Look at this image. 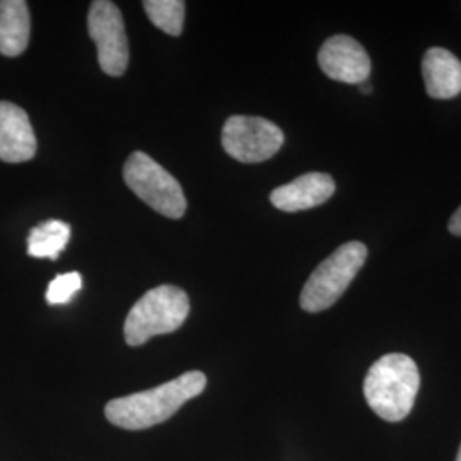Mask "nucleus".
I'll use <instances>...</instances> for the list:
<instances>
[{
    "instance_id": "f257e3e1",
    "label": "nucleus",
    "mask_w": 461,
    "mask_h": 461,
    "mask_svg": "<svg viewBox=\"0 0 461 461\" xmlns=\"http://www.w3.org/2000/svg\"><path fill=\"white\" fill-rule=\"evenodd\" d=\"M205 386V375L190 371L158 388L108 402L104 415L116 428L127 430L152 428L171 419L188 400L200 395Z\"/></svg>"
},
{
    "instance_id": "f03ea898",
    "label": "nucleus",
    "mask_w": 461,
    "mask_h": 461,
    "mask_svg": "<svg viewBox=\"0 0 461 461\" xmlns=\"http://www.w3.org/2000/svg\"><path fill=\"white\" fill-rule=\"evenodd\" d=\"M420 375L412 357L386 354L371 366L364 379V398L386 422H400L412 412Z\"/></svg>"
},
{
    "instance_id": "7ed1b4c3",
    "label": "nucleus",
    "mask_w": 461,
    "mask_h": 461,
    "mask_svg": "<svg viewBox=\"0 0 461 461\" xmlns=\"http://www.w3.org/2000/svg\"><path fill=\"white\" fill-rule=\"evenodd\" d=\"M188 313L190 301L183 289L169 284L154 287L133 304L127 316L123 327L125 342L139 347L156 335L176 331Z\"/></svg>"
},
{
    "instance_id": "20e7f679",
    "label": "nucleus",
    "mask_w": 461,
    "mask_h": 461,
    "mask_svg": "<svg viewBox=\"0 0 461 461\" xmlns=\"http://www.w3.org/2000/svg\"><path fill=\"white\" fill-rule=\"evenodd\" d=\"M367 258V248L359 241H350L337 248L327 260L314 268L301 293V308L308 313H320L331 308L347 287L356 279Z\"/></svg>"
},
{
    "instance_id": "39448f33",
    "label": "nucleus",
    "mask_w": 461,
    "mask_h": 461,
    "mask_svg": "<svg viewBox=\"0 0 461 461\" xmlns=\"http://www.w3.org/2000/svg\"><path fill=\"white\" fill-rule=\"evenodd\" d=\"M123 180L150 209L169 219H180L186 211L182 185L144 152H133L123 166Z\"/></svg>"
},
{
    "instance_id": "423d86ee",
    "label": "nucleus",
    "mask_w": 461,
    "mask_h": 461,
    "mask_svg": "<svg viewBox=\"0 0 461 461\" xmlns=\"http://www.w3.org/2000/svg\"><path fill=\"white\" fill-rule=\"evenodd\" d=\"M284 144L279 127L260 116H230L222 129V148L240 163H264Z\"/></svg>"
},
{
    "instance_id": "0eeeda50",
    "label": "nucleus",
    "mask_w": 461,
    "mask_h": 461,
    "mask_svg": "<svg viewBox=\"0 0 461 461\" xmlns=\"http://www.w3.org/2000/svg\"><path fill=\"white\" fill-rule=\"evenodd\" d=\"M87 32L96 43L101 70L120 77L129 67V40L120 9L110 0H95L87 14Z\"/></svg>"
},
{
    "instance_id": "6e6552de",
    "label": "nucleus",
    "mask_w": 461,
    "mask_h": 461,
    "mask_svg": "<svg viewBox=\"0 0 461 461\" xmlns=\"http://www.w3.org/2000/svg\"><path fill=\"white\" fill-rule=\"evenodd\" d=\"M320 68L330 79L346 84H363L371 74V59L363 45L347 36L329 38L318 53Z\"/></svg>"
},
{
    "instance_id": "1a4fd4ad",
    "label": "nucleus",
    "mask_w": 461,
    "mask_h": 461,
    "mask_svg": "<svg viewBox=\"0 0 461 461\" xmlns=\"http://www.w3.org/2000/svg\"><path fill=\"white\" fill-rule=\"evenodd\" d=\"M36 154V137L28 113L14 103L0 101V159L24 163Z\"/></svg>"
},
{
    "instance_id": "9d476101",
    "label": "nucleus",
    "mask_w": 461,
    "mask_h": 461,
    "mask_svg": "<svg viewBox=\"0 0 461 461\" xmlns=\"http://www.w3.org/2000/svg\"><path fill=\"white\" fill-rule=\"evenodd\" d=\"M335 194V182L327 173H308L282 185L270 194V202L282 212H301L325 203Z\"/></svg>"
},
{
    "instance_id": "9b49d317",
    "label": "nucleus",
    "mask_w": 461,
    "mask_h": 461,
    "mask_svg": "<svg viewBox=\"0 0 461 461\" xmlns=\"http://www.w3.org/2000/svg\"><path fill=\"white\" fill-rule=\"evenodd\" d=\"M422 76L430 98H456L461 93V62L449 50L429 49L422 60Z\"/></svg>"
},
{
    "instance_id": "f8f14e48",
    "label": "nucleus",
    "mask_w": 461,
    "mask_h": 461,
    "mask_svg": "<svg viewBox=\"0 0 461 461\" xmlns=\"http://www.w3.org/2000/svg\"><path fill=\"white\" fill-rule=\"evenodd\" d=\"M32 33V17L24 0H0V53L5 57L21 55Z\"/></svg>"
},
{
    "instance_id": "ddd939ff",
    "label": "nucleus",
    "mask_w": 461,
    "mask_h": 461,
    "mask_svg": "<svg viewBox=\"0 0 461 461\" xmlns=\"http://www.w3.org/2000/svg\"><path fill=\"white\" fill-rule=\"evenodd\" d=\"M70 240V226L62 221H47L30 230L28 255L57 260Z\"/></svg>"
},
{
    "instance_id": "4468645a",
    "label": "nucleus",
    "mask_w": 461,
    "mask_h": 461,
    "mask_svg": "<svg viewBox=\"0 0 461 461\" xmlns=\"http://www.w3.org/2000/svg\"><path fill=\"white\" fill-rule=\"evenodd\" d=\"M144 11L150 23L171 36H180L185 24V2L182 0H146Z\"/></svg>"
},
{
    "instance_id": "2eb2a0df",
    "label": "nucleus",
    "mask_w": 461,
    "mask_h": 461,
    "mask_svg": "<svg viewBox=\"0 0 461 461\" xmlns=\"http://www.w3.org/2000/svg\"><path fill=\"white\" fill-rule=\"evenodd\" d=\"M83 287V277L79 272H68L57 276L50 282L47 289V301L50 304H67L74 294Z\"/></svg>"
},
{
    "instance_id": "dca6fc26",
    "label": "nucleus",
    "mask_w": 461,
    "mask_h": 461,
    "mask_svg": "<svg viewBox=\"0 0 461 461\" xmlns=\"http://www.w3.org/2000/svg\"><path fill=\"white\" fill-rule=\"evenodd\" d=\"M447 228H449V232L451 234H455V236H461V207L453 214V217L449 219V224H447Z\"/></svg>"
},
{
    "instance_id": "f3484780",
    "label": "nucleus",
    "mask_w": 461,
    "mask_h": 461,
    "mask_svg": "<svg viewBox=\"0 0 461 461\" xmlns=\"http://www.w3.org/2000/svg\"><path fill=\"white\" fill-rule=\"evenodd\" d=\"M361 93H363V95H371V93H373V86L369 83L361 84Z\"/></svg>"
},
{
    "instance_id": "a211bd4d",
    "label": "nucleus",
    "mask_w": 461,
    "mask_h": 461,
    "mask_svg": "<svg viewBox=\"0 0 461 461\" xmlns=\"http://www.w3.org/2000/svg\"><path fill=\"white\" fill-rule=\"evenodd\" d=\"M456 461H461V446L460 449H458V456H456Z\"/></svg>"
}]
</instances>
